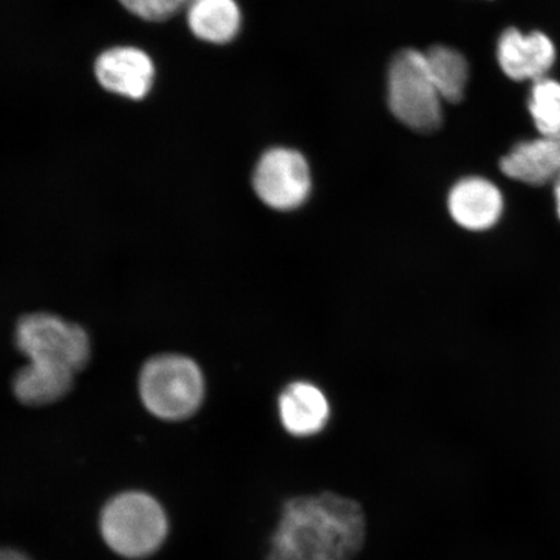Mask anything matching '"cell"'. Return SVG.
<instances>
[{"mask_svg": "<svg viewBox=\"0 0 560 560\" xmlns=\"http://www.w3.org/2000/svg\"><path fill=\"white\" fill-rule=\"evenodd\" d=\"M365 540L359 502L334 492L299 495L280 511L265 560H353Z\"/></svg>", "mask_w": 560, "mask_h": 560, "instance_id": "cell-1", "label": "cell"}, {"mask_svg": "<svg viewBox=\"0 0 560 560\" xmlns=\"http://www.w3.org/2000/svg\"><path fill=\"white\" fill-rule=\"evenodd\" d=\"M139 396L152 416L178 422L199 410L206 396L205 375L190 357L159 354L140 370Z\"/></svg>", "mask_w": 560, "mask_h": 560, "instance_id": "cell-2", "label": "cell"}, {"mask_svg": "<svg viewBox=\"0 0 560 560\" xmlns=\"http://www.w3.org/2000/svg\"><path fill=\"white\" fill-rule=\"evenodd\" d=\"M16 346L37 365L77 374L91 355L89 335L80 325L50 313L27 314L19 320Z\"/></svg>", "mask_w": 560, "mask_h": 560, "instance_id": "cell-3", "label": "cell"}, {"mask_svg": "<svg viewBox=\"0 0 560 560\" xmlns=\"http://www.w3.org/2000/svg\"><path fill=\"white\" fill-rule=\"evenodd\" d=\"M441 96L431 80L423 52L402 50L390 62L388 103L392 114L417 131H433L443 120Z\"/></svg>", "mask_w": 560, "mask_h": 560, "instance_id": "cell-4", "label": "cell"}, {"mask_svg": "<svg viewBox=\"0 0 560 560\" xmlns=\"http://www.w3.org/2000/svg\"><path fill=\"white\" fill-rule=\"evenodd\" d=\"M166 517L159 503L143 493H125L112 500L102 516L105 542L129 558L149 556L164 541Z\"/></svg>", "mask_w": 560, "mask_h": 560, "instance_id": "cell-5", "label": "cell"}, {"mask_svg": "<svg viewBox=\"0 0 560 560\" xmlns=\"http://www.w3.org/2000/svg\"><path fill=\"white\" fill-rule=\"evenodd\" d=\"M254 188L264 205L272 209H296L311 194L310 165L296 151L270 150L258 161Z\"/></svg>", "mask_w": 560, "mask_h": 560, "instance_id": "cell-6", "label": "cell"}, {"mask_svg": "<svg viewBox=\"0 0 560 560\" xmlns=\"http://www.w3.org/2000/svg\"><path fill=\"white\" fill-rule=\"evenodd\" d=\"M94 73L105 91L136 102L151 93L156 68L151 56L140 48L116 46L97 56Z\"/></svg>", "mask_w": 560, "mask_h": 560, "instance_id": "cell-7", "label": "cell"}, {"mask_svg": "<svg viewBox=\"0 0 560 560\" xmlns=\"http://www.w3.org/2000/svg\"><path fill=\"white\" fill-rule=\"evenodd\" d=\"M556 58L555 44L541 32L523 34L515 27H509L497 45V59L502 72L513 81L545 79Z\"/></svg>", "mask_w": 560, "mask_h": 560, "instance_id": "cell-8", "label": "cell"}, {"mask_svg": "<svg viewBox=\"0 0 560 560\" xmlns=\"http://www.w3.org/2000/svg\"><path fill=\"white\" fill-rule=\"evenodd\" d=\"M447 208L455 223L470 231L492 229L503 212V196L493 182L468 177L452 188Z\"/></svg>", "mask_w": 560, "mask_h": 560, "instance_id": "cell-9", "label": "cell"}, {"mask_svg": "<svg viewBox=\"0 0 560 560\" xmlns=\"http://www.w3.org/2000/svg\"><path fill=\"white\" fill-rule=\"evenodd\" d=\"M506 177L530 186H542L560 177V137L523 140L501 159Z\"/></svg>", "mask_w": 560, "mask_h": 560, "instance_id": "cell-10", "label": "cell"}, {"mask_svg": "<svg viewBox=\"0 0 560 560\" xmlns=\"http://www.w3.org/2000/svg\"><path fill=\"white\" fill-rule=\"evenodd\" d=\"M278 410L283 429L292 436L317 435L330 419V402L317 385L293 382L279 396Z\"/></svg>", "mask_w": 560, "mask_h": 560, "instance_id": "cell-11", "label": "cell"}, {"mask_svg": "<svg viewBox=\"0 0 560 560\" xmlns=\"http://www.w3.org/2000/svg\"><path fill=\"white\" fill-rule=\"evenodd\" d=\"M186 9L188 27L207 44H229L241 30L242 13L235 0H190Z\"/></svg>", "mask_w": 560, "mask_h": 560, "instance_id": "cell-12", "label": "cell"}, {"mask_svg": "<svg viewBox=\"0 0 560 560\" xmlns=\"http://www.w3.org/2000/svg\"><path fill=\"white\" fill-rule=\"evenodd\" d=\"M74 374L27 362L13 377L18 400L27 406H45L61 400L73 387Z\"/></svg>", "mask_w": 560, "mask_h": 560, "instance_id": "cell-13", "label": "cell"}, {"mask_svg": "<svg viewBox=\"0 0 560 560\" xmlns=\"http://www.w3.org/2000/svg\"><path fill=\"white\" fill-rule=\"evenodd\" d=\"M427 68L441 100L459 103L468 83V62L459 51L447 46H433L424 54Z\"/></svg>", "mask_w": 560, "mask_h": 560, "instance_id": "cell-14", "label": "cell"}, {"mask_svg": "<svg viewBox=\"0 0 560 560\" xmlns=\"http://www.w3.org/2000/svg\"><path fill=\"white\" fill-rule=\"evenodd\" d=\"M528 109L541 136L560 137V82L548 77L534 82Z\"/></svg>", "mask_w": 560, "mask_h": 560, "instance_id": "cell-15", "label": "cell"}, {"mask_svg": "<svg viewBox=\"0 0 560 560\" xmlns=\"http://www.w3.org/2000/svg\"><path fill=\"white\" fill-rule=\"evenodd\" d=\"M136 18L151 23L172 19L190 3V0H118Z\"/></svg>", "mask_w": 560, "mask_h": 560, "instance_id": "cell-16", "label": "cell"}, {"mask_svg": "<svg viewBox=\"0 0 560 560\" xmlns=\"http://www.w3.org/2000/svg\"><path fill=\"white\" fill-rule=\"evenodd\" d=\"M0 560H27L24 556L19 555L16 551L5 550L0 551Z\"/></svg>", "mask_w": 560, "mask_h": 560, "instance_id": "cell-17", "label": "cell"}, {"mask_svg": "<svg viewBox=\"0 0 560 560\" xmlns=\"http://www.w3.org/2000/svg\"><path fill=\"white\" fill-rule=\"evenodd\" d=\"M555 198H556V207L557 213L560 220V177L555 182Z\"/></svg>", "mask_w": 560, "mask_h": 560, "instance_id": "cell-18", "label": "cell"}]
</instances>
